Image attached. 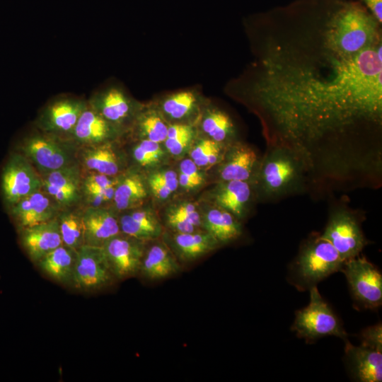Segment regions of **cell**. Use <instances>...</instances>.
<instances>
[{
  "label": "cell",
  "instance_id": "cell-1",
  "mask_svg": "<svg viewBox=\"0 0 382 382\" xmlns=\"http://www.w3.org/2000/svg\"><path fill=\"white\" fill-rule=\"evenodd\" d=\"M260 17L266 34L250 93L268 146L292 151L317 180L360 168L352 150L359 154L358 143L381 130L382 42L354 56L337 52L319 8L306 2Z\"/></svg>",
  "mask_w": 382,
  "mask_h": 382
},
{
  "label": "cell",
  "instance_id": "cell-2",
  "mask_svg": "<svg viewBox=\"0 0 382 382\" xmlns=\"http://www.w3.org/2000/svg\"><path fill=\"white\" fill-rule=\"evenodd\" d=\"M306 175L302 161L292 151L269 146L253 184L257 197L274 200L301 191Z\"/></svg>",
  "mask_w": 382,
  "mask_h": 382
},
{
  "label": "cell",
  "instance_id": "cell-3",
  "mask_svg": "<svg viewBox=\"0 0 382 382\" xmlns=\"http://www.w3.org/2000/svg\"><path fill=\"white\" fill-rule=\"evenodd\" d=\"M344 260L322 234L307 238L290 265L289 282L299 291L309 290L330 276L341 271Z\"/></svg>",
  "mask_w": 382,
  "mask_h": 382
},
{
  "label": "cell",
  "instance_id": "cell-4",
  "mask_svg": "<svg viewBox=\"0 0 382 382\" xmlns=\"http://www.w3.org/2000/svg\"><path fill=\"white\" fill-rule=\"evenodd\" d=\"M309 291V303L296 311L291 330L298 337L309 343L325 336L347 340V334L342 322L321 296L317 286L312 287Z\"/></svg>",
  "mask_w": 382,
  "mask_h": 382
},
{
  "label": "cell",
  "instance_id": "cell-5",
  "mask_svg": "<svg viewBox=\"0 0 382 382\" xmlns=\"http://www.w3.org/2000/svg\"><path fill=\"white\" fill-rule=\"evenodd\" d=\"M341 271L347 280L357 306L376 309L382 304V275L364 257L359 255L344 262Z\"/></svg>",
  "mask_w": 382,
  "mask_h": 382
},
{
  "label": "cell",
  "instance_id": "cell-6",
  "mask_svg": "<svg viewBox=\"0 0 382 382\" xmlns=\"http://www.w3.org/2000/svg\"><path fill=\"white\" fill-rule=\"evenodd\" d=\"M322 236L344 261L358 256L367 244L357 216L344 208L335 209L330 214Z\"/></svg>",
  "mask_w": 382,
  "mask_h": 382
},
{
  "label": "cell",
  "instance_id": "cell-7",
  "mask_svg": "<svg viewBox=\"0 0 382 382\" xmlns=\"http://www.w3.org/2000/svg\"><path fill=\"white\" fill-rule=\"evenodd\" d=\"M114 279L102 247L83 245L77 250L71 282L75 288L93 291L108 286Z\"/></svg>",
  "mask_w": 382,
  "mask_h": 382
},
{
  "label": "cell",
  "instance_id": "cell-8",
  "mask_svg": "<svg viewBox=\"0 0 382 382\" xmlns=\"http://www.w3.org/2000/svg\"><path fill=\"white\" fill-rule=\"evenodd\" d=\"M42 187V179L25 156L14 154L10 156L1 174V191L9 207L40 190Z\"/></svg>",
  "mask_w": 382,
  "mask_h": 382
},
{
  "label": "cell",
  "instance_id": "cell-9",
  "mask_svg": "<svg viewBox=\"0 0 382 382\" xmlns=\"http://www.w3.org/2000/svg\"><path fill=\"white\" fill-rule=\"evenodd\" d=\"M21 149L30 162L44 173L72 165L71 151L49 134H33L23 141Z\"/></svg>",
  "mask_w": 382,
  "mask_h": 382
},
{
  "label": "cell",
  "instance_id": "cell-10",
  "mask_svg": "<svg viewBox=\"0 0 382 382\" xmlns=\"http://www.w3.org/2000/svg\"><path fill=\"white\" fill-rule=\"evenodd\" d=\"M144 243L121 233L104 243L102 248L115 279H125L139 274L145 250Z\"/></svg>",
  "mask_w": 382,
  "mask_h": 382
},
{
  "label": "cell",
  "instance_id": "cell-11",
  "mask_svg": "<svg viewBox=\"0 0 382 382\" xmlns=\"http://www.w3.org/2000/svg\"><path fill=\"white\" fill-rule=\"evenodd\" d=\"M88 105L83 99L62 97L50 103L38 118V126L51 135L71 134L81 115Z\"/></svg>",
  "mask_w": 382,
  "mask_h": 382
},
{
  "label": "cell",
  "instance_id": "cell-12",
  "mask_svg": "<svg viewBox=\"0 0 382 382\" xmlns=\"http://www.w3.org/2000/svg\"><path fill=\"white\" fill-rule=\"evenodd\" d=\"M221 160L219 169L221 181L242 180L252 183L260 161L253 149L238 142L229 145Z\"/></svg>",
  "mask_w": 382,
  "mask_h": 382
},
{
  "label": "cell",
  "instance_id": "cell-13",
  "mask_svg": "<svg viewBox=\"0 0 382 382\" xmlns=\"http://www.w3.org/2000/svg\"><path fill=\"white\" fill-rule=\"evenodd\" d=\"M345 341V360L352 378L361 382H381L382 352L363 345L355 346L347 339Z\"/></svg>",
  "mask_w": 382,
  "mask_h": 382
},
{
  "label": "cell",
  "instance_id": "cell-14",
  "mask_svg": "<svg viewBox=\"0 0 382 382\" xmlns=\"http://www.w3.org/2000/svg\"><path fill=\"white\" fill-rule=\"evenodd\" d=\"M256 192L251 182L242 180L221 181L214 192L216 206L229 212L238 220L248 214Z\"/></svg>",
  "mask_w": 382,
  "mask_h": 382
},
{
  "label": "cell",
  "instance_id": "cell-15",
  "mask_svg": "<svg viewBox=\"0 0 382 382\" xmlns=\"http://www.w3.org/2000/svg\"><path fill=\"white\" fill-rule=\"evenodd\" d=\"M21 239L28 256L36 263L45 255L63 245L57 218L22 229Z\"/></svg>",
  "mask_w": 382,
  "mask_h": 382
},
{
  "label": "cell",
  "instance_id": "cell-16",
  "mask_svg": "<svg viewBox=\"0 0 382 382\" xmlns=\"http://www.w3.org/2000/svg\"><path fill=\"white\" fill-rule=\"evenodd\" d=\"M80 175L78 168L72 164L46 173L42 186L47 195L57 205L70 206L80 197Z\"/></svg>",
  "mask_w": 382,
  "mask_h": 382
},
{
  "label": "cell",
  "instance_id": "cell-17",
  "mask_svg": "<svg viewBox=\"0 0 382 382\" xmlns=\"http://www.w3.org/2000/svg\"><path fill=\"white\" fill-rule=\"evenodd\" d=\"M56 205L48 195L39 190L12 206L11 214L22 230L54 219Z\"/></svg>",
  "mask_w": 382,
  "mask_h": 382
},
{
  "label": "cell",
  "instance_id": "cell-18",
  "mask_svg": "<svg viewBox=\"0 0 382 382\" xmlns=\"http://www.w3.org/2000/svg\"><path fill=\"white\" fill-rule=\"evenodd\" d=\"M84 245L102 247L121 233L119 220L109 210L90 207L82 214Z\"/></svg>",
  "mask_w": 382,
  "mask_h": 382
},
{
  "label": "cell",
  "instance_id": "cell-19",
  "mask_svg": "<svg viewBox=\"0 0 382 382\" xmlns=\"http://www.w3.org/2000/svg\"><path fill=\"white\" fill-rule=\"evenodd\" d=\"M179 260L168 245L158 242L151 245L144 253L139 274L150 281L161 280L180 272Z\"/></svg>",
  "mask_w": 382,
  "mask_h": 382
},
{
  "label": "cell",
  "instance_id": "cell-20",
  "mask_svg": "<svg viewBox=\"0 0 382 382\" xmlns=\"http://www.w3.org/2000/svg\"><path fill=\"white\" fill-rule=\"evenodd\" d=\"M88 104L114 125L127 120L132 112L130 98L117 86H110L94 93Z\"/></svg>",
  "mask_w": 382,
  "mask_h": 382
},
{
  "label": "cell",
  "instance_id": "cell-21",
  "mask_svg": "<svg viewBox=\"0 0 382 382\" xmlns=\"http://www.w3.org/2000/svg\"><path fill=\"white\" fill-rule=\"evenodd\" d=\"M170 244L178 260L183 262L195 261L221 246L217 240L206 231L173 233Z\"/></svg>",
  "mask_w": 382,
  "mask_h": 382
},
{
  "label": "cell",
  "instance_id": "cell-22",
  "mask_svg": "<svg viewBox=\"0 0 382 382\" xmlns=\"http://www.w3.org/2000/svg\"><path fill=\"white\" fill-rule=\"evenodd\" d=\"M114 125L88 104L70 135L79 144L94 146L109 139L114 132Z\"/></svg>",
  "mask_w": 382,
  "mask_h": 382
},
{
  "label": "cell",
  "instance_id": "cell-23",
  "mask_svg": "<svg viewBox=\"0 0 382 382\" xmlns=\"http://www.w3.org/2000/svg\"><path fill=\"white\" fill-rule=\"evenodd\" d=\"M202 226L222 245L238 239L242 233V225L229 212L216 207L207 211L202 219Z\"/></svg>",
  "mask_w": 382,
  "mask_h": 382
},
{
  "label": "cell",
  "instance_id": "cell-24",
  "mask_svg": "<svg viewBox=\"0 0 382 382\" xmlns=\"http://www.w3.org/2000/svg\"><path fill=\"white\" fill-rule=\"evenodd\" d=\"M77 250L64 245L55 248L37 262L47 275L62 284H71Z\"/></svg>",
  "mask_w": 382,
  "mask_h": 382
},
{
  "label": "cell",
  "instance_id": "cell-25",
  "mask_svg": "<svg viewBox=\"0 0 382 382\" xmlns=\"http://www.w3.org/2000/svg\"><path fill=\"white\" fill-rule=\"evenodd\" d=\"M121 233L144 242L158 238L162 227L156 216L146 210H136L119 219Z\"/></svg>",
  "mask_w": 382,
  "mask_h": 382
},
{
  "label": "cell",
  "instance_id": "cell-26",
  "mask_svg": "<svg viewBox=\"0 0 382 382\" xmlns=\"http://www.w3.org/2000/svg\"><path fill=\"white\" fill-rule=\"evenodd\" d=\"M86 167L96 173L108 176L116 175L120 170L118 158L108 144L88 146L83 155Z\"/></svg>",
  "mask_w": 382,
  "mask_h": 382
},
{
  "label": "cell",
  "instance_id": "cell-27",
  "mask_svg": "<svg viewBox=\"0 0 382 382\" xmlns=\"http://www.w3.org/2000/svg\"><path fill=\"white\" fill-rule=\"evenodd\" d=\"M146 197V190L141 178L129 175L118 181L113 197L116 207L124 210L134 206Z\"/></svg>",
  "mask_w": 382,
  "mask_h": 382
},
{
  "label": "cell",
  "instance_id": "cell-28",
  "mask_svg": "<svg viewBox=\"0 0 382 382\" xmlns=\"http://www.w3.org/2000/svg\"><path fill=\"white\" fill-rule=\"evenodd\" d=\"M57 219L63 245L78 250L84 245L82 214L65 212Z\"/></svg>",
  "mask_w": 382,
  "mask_h": 382
},
{
  "label": "cell",
  "instance_id": "cell-29",
  "mask_svg": "<svg viewBox=\"0 0 382 382\" xmlns=\"http://www.w3.org/2000/svg\"><path fill=\"white\" fill-rule=\"evenodd\" d=\"M202 129L211 139L218 143L227 141L233 137L234 128L230 117L219 110H210L202 120Z\"/></svg>",
  "mask_w": 382,
  "mask_h": 382
},
{
  "label": "cell",
  "instance_id": "cell-30",
  "mask_svg": "<svg viewBox=\"0 0 382 382\" xmlns=\"http://www.w3.org/2000/svg\"><path fill=\"white\" fill-rule=\"evenodd\" d=\"M197 102L195 94L188 91H180L168 96L162 103L166 115L174 120L187 116L194 108Z\"/></svg>",
  "mask_w": 382,
  "mask_h": 382
},
{
  "label": "cell",
  "instance_id": "cell-31",
  "mask_svg": "<svg viewBox=\"0 0 382 382\" xmlns=\"http://www.w3.org/2000/svg\"><path fill=\"white\" fill-rule=\"evenodd\" d=\"M224 154L220 143L212 139H204L193 148L190 156L198 167H210L222 159Z\"/></svg>",
  "mask_w": 382,
  "mask_h": 382
},
{
  "label": "cell",
  "instance_id": "cell-32",
  "mask_svg": "<svg viewBox=\"0 0 382 382\" xmlns=\"http://www.w3.org/2000/svg\"><path fill=\"white\" fill-rule=\"evenodd\" d=\"M193 135L190 126L174 124L168 126L165 146L173 156L180 155L188 146Z\"/></svg>",
  "mask_w": 382,
  "mask_h": 382
},
{
  "label": "cell",
  "instance_id": "cell-33",
  "mask_svg": "<svg viewBox=\"0 0 382 382\" xmlns=\"http://www.w3.org/2000/svg\"><path fill=\"white\" fill-rule=\"evenodd\" d=\"M138 123L140 132L146 139L159 144L166 140L168 126L157 113L144 114Z\"/></svg>",
  "mask_w": 382,
  "mask_h": 382
},
{
  "label": "cell",
  "instance_id": "cell-34",
  "mask_svg": "<svg viewBox=\"0 0 382 382\" xmlns=\"http://www.w3.org/2000/svg\"><path fill=\"white\" fill-rule=\"evenodd\" d=\"M133 156L141 166H151L161 161L163 151L159 143L144 139L134 147Z\"/></svg>",
  "mask_w": 382,
  "mask_h": 382
},
{
  "label": "cell",
  "instance_id": "cell-35",
  "mask_svg": "<svg viewBox=\"0 0 382 382\" xmlns=\"http://www.w3.org/2000/svg\"><path fill=\"white\" fill-rule=\"evenodd\" d=\"M119 180L112 176L96 173L88 175L83 183V188L86 192L104 190L107 187L116 185Z\"/></svg>",
  "mask_w": 382,
  "mask_h": 382
},
{
  "label": "cell",
  "instance_id": "cell-36",
  "mask_svg": "<svg viewBox=\"0 0 382 382\" xmlns=\"http://www.w3.org/2000/svg\"><path fill=\"white\" fill-rule=\"evenodd\" d=\"M361 345L382 352V326L381 323L369 326L360 334Z\"/></svg>",
  "mask_w": 382,
  "mask_h": 382
},
{
  "label": "cell",
  "instance_id": "cell-37",
  "mask_svg": "<svg viewBox=\"0 0 382 382\" xmlns=\"http://www.w3.org/2000/svg\"><path fill=\"white\" fill-rule=\"evenodd\" d=\"M149 180L158 183L172 193L178 186V176L175 171L170 170L158 171L152 174Z\"/></svg>",
  "mask_w": 382,
  "mask_h": 382
},
{
  "label": "cell",
  "instance_id": "cell-38",
  "mask_svg": "<svg viewBox=\"0 0 382 382\" xmlns=\"http://www.w3.org/2000/svg\"><path fill=\"white\" fill-rule=\"evenodd\" d=\"M169 212L186 219L197 228L202 226V218L195 207L192 204L182 203Z\"/></svg>",
  "mask_w": 382,
  "mask_h": 382
},
{
  "label": "cell",
  "instance_id": "cell-39",
  "mask_svg": "<svg viewBox=\"0 0 382 382\" xmlns=\"http://www.w3.org/2000/svg\"><path fill=\"white\" fill-rule=\"evenodd\" d=\"M166 223L173 233H192L198 228L186 219L170 212L167 214Z\"/></svg>",
  "mask_w": 382,
  "mask_h": 382
},
{
  "label": "cell",
  "instance_id": "cell-40",
  "mask_svg": "<svg viewBox=\"0 0 382 382\" xmlns=\"http://www.w3.org/2000/svg\"><path fill=\"white\" fill-rule=\"evenodd\" d=\"M116 185L101 190L86 192L91 207H100L103 203L113 199Z\"/></svg>",
  "mask_w": 382,
  "mask_h": 382
},
{
  "label": "cell",
  "instance_id": "cell-41",
  "mask_svg": "<svg viewBox=\"0 0 382 382\" xmlns=\"http://www.w3.org/2000/svg\"><path fill=\"white\" fill-rule=\"evenodd\" d=\"M180 173H182L200 185L203 182V177L199 170L198 166L192 159H185L180 165Z\"/></svg>",
  "mask_w": 382,
  "mask_h": 382
},
{
  "label": "cell",
  "instance_id": "cell-42",
  "mask_svg": "<svg viewBox=\"0 0 382 382\" xmlns=\"http://www.w3.org/2000/svg\"><path fill=\"white\" fill-rule=\"evenodd\" d=\"M359 1L381 24L382 0H358Z\"/></svg>",
  "mask_w": 382,
  "mask_h": 382
},
{
  "label": "cell",
  "instance_id": "cell-43",
  "mask_svg": "<svg viewBox=\"0 0 382 382\" xmlns=\"http://www.w3.org/2000/svg\"><path fill=\"white\" fill-rule=\"evenodd\" d=\"M178 184L187 190L193 189L199 186L192 179L182 173H180L178 176Z\"/></svg>",
  "mask_w": 382,
  "mask_h": 382
}]
</instances>
